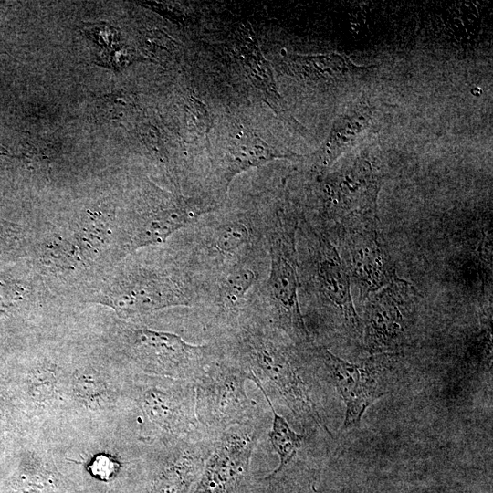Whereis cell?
<instances>
[{"label": "cell", "mask_w": 493, "mask_h": 493, "mask_svg": "<svg viewBox=\"0 0 493 493\" xmlns=\"http://www.w3.org/2000/svg\"><path fill=\"white\" fill-rule=\"evenodd\" d=\"M284 336L249 314L232 332L227 351L249 371V379L274 394L296 416L310 420L330 433Z\"/></svg>", "instance_id": "cell-1"}, {"label": "cell", "mask_w": 493, "mask_h": 493, "mask_svg": "<svg viewBox=\"0 0 493 493\" xmlns=\"http://www.w3.org/2000/svg\"><path fill=\"white\" fill-rule=\"evenodd\" d=\"M298 222L281 211L266 216V245L268 251V277L261 288V320L283 333L296 345L310 341L302 316L299 288L296 232Z\"/></svg>", "instance_id": "cell-2"}, {"label": "cell", "mask_w": 493, "mask_h": 493, "mask_svg": "<svg viewBox=\"0 0 493 493\" xmlns=\"http://www.w3.org/2000/svg\"><path fill=\"white\" fill-rule=\"evenodd\" d=\"M332 229L336 249L361 299H366L397 278L377 210L350 214Z\"/></svg>", "instance_id": "cell-3"}, {"label": "cell", "mask_w": 493, "mask_h": 493, "mask_svg": "<svg viewBox=\"0 0 493 493\" xmlns=\"http://www.w3.org/2000/svg\"><path fill=\"white\" fill-rule=\"evenodd\" d=\"M246 379L249 371L229 351L221 350L194 381L198 423L215 435L232 426L253 424L257 407L246 394Z\"/></svg>", "instance_id": "cell-4"}, {"label": "cell", "mask_w": 493, "mask_h": 493, "mask_svg": "<svg viewBox=\"0 0 493 493\" xmlns=\"http://www.w3.org/2000/svg\"><path fill=\"white\" fill-rule=\"evenodd\" d=\"M209 294L214 299V283L195 267L173 274L142 270L106 295L103 303L120 316L130 317L169 307L196 305Z\"/></svg>", "instance_id": "cell-5"}, {"label": "cell", "mask_w": 493, "mask_h": 493, "mask_svg": "<svg viewBox=\"0 0 493 493\" xmlns=\"http://www.w3.org/2000/svg\"><path fill=\"white\" fill-rule=\"evenodd\" d=\"M417 299L413 285L398 277L366 299L362 341L368 353H397L409 345Z\"/></svg>", "instance_id": "cell-6"}, {"label": "cell", "mask_w": 493, "mask_h": 493, "mask_svg": "<svg viewBox=\"0 0 493 493\" xmlns=\"http://www.w3.org/2000/svg\"><path fill=\"white\" fill-rule=\"evenodd\" d=\"M194 225L191 261L215 281L239 257L266 246V216L229 213Z\"/></svg>", "instance_id": "cell-7"}, {"label": "cell", "mask_w": 493, "mask_h": 493, "mask_svg": "<svg viewBox=\"0 0 493 493\" xmlns=\"http://www.w3.org/2000/svg\"><path fill=\"white\" fill-rule=\"evenodd\" d=\"M128 348L142 370L194 383L221 351L215 345L191 344L174 333L147 328L129 333Z\"/></svg>", "instance_id": "cell-8"}, {"label": "cell", "mask_w": 493, "mask_h": 493, "mask_svg": "<svg viewBox=\"0 0 493 493\" xmlns=\"http://www.w3.org/2000/svg\"><path fill=\"white\" fill-rule=\"evenodd\" d=\"M346 405L342 430L360 425L365 410L390 390L391 365L396 353L372 355L360 362H349L325 347L316 349Z\"/></svg>", "instance_id": "cell-9"}, {"label": "cell", "mask_w": 493, "mask_h": 493, "mask_svg": "<svg viewBox=\"0 0 493 493\" xmlns=\"http://www.w3.org/2000/svg\"><path fill=\"white\" fill-rule=\"evenodd\" d=\"M383 182L380 165L369 152H361L322 178L321 217L334 225L350 214L377 210V198Z\"/></svg>", "instance_id": "cell-10"}, {"label": "cell", "mask_w": 493, "mask_h": 493, "mask_svg": "<svg viewBox=\"0 0 493 493\" xmlns=\"http://www.w3.org/2000/svg\"><path fill=\"white\" fill-rule=\"evenodd\" d=\"M314 238L309 284L314 295L351 338L362 340V323L351 293V278L336 246L324 232L311 228Z\"/></svg>", "instance_id": "cell-11"}, {"label": "cell", "mask_w": 493, "mask_h": 493, "mask_svg": "<svg viewBox=\"0 0 493 493\" xmlns=\"http://www.w3.org/2000/svg\"><path fill=\"white\" fill-rule=\"evenodd\" d=\"M216 435L194 493H238L247 480L257 427L236 425Z\"/></svg>", "instance_id": "cell-12"}, {"label": "cell", "mask_w": 493, "mask_h": 493, "mask_svg": "<svg viewBox=\"0 0 493 493\" xmlns=\"http://www.w3.org/2000/svg\"><path fill=\"white\" fill-rule=\"evenodd\" d=\"M140 402L150 421L165 432L183 435L197 428L194 382L154 383L142 391Z\"/></svg>", "instance_id": "cell-13"}, {"label": "cell", "mask_w": 493, "mask_h": 493, "mask_svg": "<svg viewBox=\"0 0 493 493\" xmlns=\"http://www.w3.org/2000/svg\"><path fill=\"white\" fill-rule=\"evenodd\" d=\"M264 247L239 257L215 278L214 302L217 308V320L228 331H234L246 309V295L258 284L261 274L260 256Z\"/></svg>", "instance_id": "cell-14"}, {"label": "cell", "mask_w": 493, "mask_h": 493, "mask_svg": "<svg viewBox=\"0 0 493 493\" xmlns=\"http://www.w3.org/2000/svg\"><path fill=\"white\" fill-rule=\"evenodd\" d=\"M377 106L362 100L349 106L335 120L324 145L318 152L316 165L330 167L343 152L350 150L370 129Z\"/></svg>", "instance_id": "cell-15"}, {"label": "cell", "mask_w": 493, "mask_h": 493, "mask_svg": "<svg viewBox=\"0 0 493 493\" xmlns=\"http://www.w3.org/2000/svg\"><path fill=\"white\" fill-rule=\"evenodd\" d=\"M210 446L179 445L156 476L150 493H188L202 473Z\"/></svg>", "instance_id": "cell-16"}, {"label": "cell", "mask_w": 493, "mask_h": 493, "mask_svg": "<svg viewBox=\"0 0 493 493\" xmlns=\"http://www.w3.org/2000/svg\"><path fill=\"white\" fill-rule=\"evenodd\" d=\"M255 383L263 393V395L267 399V404L271 408L273 421L268 436L274 450L279 457V465L269 476L267 477L268 479L282 471L285 467L293 459L299 449L301 447L304 436L297 434L290 428L286 419L276 412L267 393H266L258 383Z\"/></svg>", "instance_id": "cell-17"}, {"label": "cell", "mask_w": 493, "mask_h": 493, "mask_svg": "<svg viewBox=\"0 0 493 493\" xmlns=\"http://www.w3.org/2000/svg\"><path fill=\"white\" fill-rule=\"evenodd\" d=\"M25 240L21 226L0 217V266L21 256Z\"/></svg>", "instance_id": "cell-18"}, {"label": "cell", "mask_w": 493, "mask_h": 493, "mask_svg": "<svg viewBox=\"0 0 493 493\" xmlns=\"http://www.w3.org/2000/svg\"><path fill=\"white\" fill-rule=\"evenodd\" d=\"M101 383L91 375H83L76 380V392L85 400L91 401L100 397L103 392Z\"/></svg>", "instance_id": "cell-19"}, {"label": "cell", "mask_w": 493, "mask_h": 493, "mask_svg": "<svg viewBox=\"0 0 493 493\" xmlns=\"http://www.w3.org/2000/svg\"><path fill=\"white\" fill-rule=\"evenodd\" d=\"M5 149L0 145V152L1 153H5V152L4 151Z\"/></svg>", "instance_id": "cell-20"}]
</instances>
